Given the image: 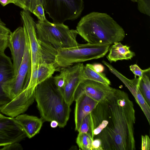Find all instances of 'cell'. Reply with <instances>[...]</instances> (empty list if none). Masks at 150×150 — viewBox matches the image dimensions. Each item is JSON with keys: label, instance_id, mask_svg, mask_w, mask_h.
<instances>
[{"label": "cell", "instance_id": "30", "mask_svg": "<svg viewBox=\"0 0 150 150\" xmlns=\"http://www.w3.org/2000/svg\"><path fill=\"white\" fill-rule=\"evenodd\" d=\"M92 150H103L100 139L98 138L94 139L92 143Z\"/></svg>", "mask_w": 150, "mask_h": 150}, {"label": "cell", "instance_id": "31", "mask_svg": "<svg viewBox=\"0 0 150 150\" xmlns=\"http://www.w3.org/2000/svg\"><path fill=\"white\" fill-rule=\"evenodd\" d=\"M17 0H0V3L3 6H4L9 4L12 3L16 5Z\"/></svg>", "mask_w": 150, "mask_h": 150}, {"label": "cell", "instance_id": "4", "mask_svg": "<svg viewBox=\"0 0 150 150\" xmlns=\"http://www.w3.org/2000/svg\"><path fill=\"white\" fill-rule=\"evenodd\" d=\"M36 28L38 38L43 50L48 52L57 53L59 50L79 44L76 39L78 34L76 30L70 29L64 23L38 20L36 23Z\"/></svg>", "mask_w": 150, "mask_h": 150}, {"label": "cell", "instance_id": "6", "mask_svg": "<svg viewBox=\"0 0 150 150\" xmlns=\"http://www.w3.org/2000/svg\"><path fill=\"white\" fill-rule=\"evenodd\" d=\"M43 6L53 23H63L78 18L84 9V4L83 0H44Z\"/></svg>", "mask_w": 150, "mask_h": 150}, {"label": "cell", "instance_id": "22", "mask_svg": "<svg viewBox=\"0 0 150 150\" xmlns=\"http://www.w3.org/2000/svg\"><path fill=\"white\" fill-rule=\"evenodd\" d=\"M93 130V125L91 112L83 119L78 131L79 133L88 134L94 139Z\"/></svg>", "mask_w": 150, "mask_h": 150}, {"label": "cell", "instance_id": "35", "mask_svg": "<svg viewBox=\"0 0 150 150\" xmlns=\"http://www.w3.org/2000/svg\"><path fill=\"white\" fill-rule=\"evenodd\" d=\"M38 4H41L43 6L44 0H37Z\"/></svg>", "mask_w": 150, "mask_h": 150}, {"label": "cell", "instance_id": "24", "mask_svg": "<svg viewBox=\"0 0 150 150\" xmlns=\"http://www.w3.org/2000/svg\"><path fill=\"white\" fill-rule=\"evenodd\" d=\"M138 9L142 13L150 16V0H137Z\"/></svg>", "mask_w": 150, "mask_h": 150}, {"label": "cell", "instance_id": "29", "mask_svg": "<svg viewBox=\"0 0 150 150\" xmlns=\"http://www.w3.org/2000/svg\"><path fill=\"white\" fill-rule=\"evenodd\" d=\"M37 4H38L37 0H27L25 4V10H28L30 12L32 13Z\"/></svg>", "mask_w": 150, "mask_h": 150}, {"label": "cell", "instance_id": "15", "mask_svg": "<svg viewBox=\"0 0 150 150\" xmlns=\"http://www.w3.org/2000/svg\"><path fill=\"white\" fill-rule=\"evenodd\" d=\"M76 102L74 111L75 130L78 131L84 118L95 108L98 102L85 94L74 98Z\"/></svg>", "mask_w": 150, "mask_h": 150}, {"label": "cell", "instance_id": "14", "mask_svg": "<svg viewBox=\"0 0 150 150\" xmlns=\"http://www.w3.org/2000/svg\"><path fill=\"white\" fill-rule=\"evenodd\" d=\"M115 89L109 85L100 82L84 79L78 87L74 98L81 94H85L99 102L113 92Z\"/></svg>", "mask_w": 150, "mask_h": 150}, {"label": "cell", "instance_id": "16", "mask_svg": "<svg viewBox=\"0 0 150 150\" xmlns=\"http://www.w3.org/2000/svg\"><path fill=\"white\" fill-rule=\"evenodd\" d=\"M14 76L13 63L10 58L4 52L0 53V106L6 104L11 100L3 92L2 86L6 81Z\"/></svg>", "mask_w": 150, "mask_h": 150}, {"label": "cell", "instance_id": "10", "mask_svg": "<svg viewBox=\"0 0 150 150\" xmlns=\"http://www.w3.org/2000/svg\"><path fill=\"white\" fill-rule=\"evenodd\" d=\"M61 68L55 61L40 64L31 73L27 86L19 93L20 96L23 98L27 100L34 98L36 86L52 76L55 72L59 71Z\"/></svg>", "mask_w": 150, "mask_h": 150}, {"label": "cell", "instance_id": "17", "mask_svg": "<svg viewBox=\"0 0 150 150\" xmlns=\"http://www.w3.org/2000/svg\"><path fill=\"white\" fill-rule=\"evenodd\" d=\"M14 118L30 139L39 133L43 123L41 118L26 114H22Z\"/></svg>", "mask_w": 150, "mask_h": 150}, {"label": "cell", "instance_id": "13", "mask_svg": "<svg viewBox=\"0 0 150 150\" xmlns=\"http://www.w3.org/2000/svg\"><path fill=\"white\" fill-rule=\"evenodd\" d=\"M103 63L108 68L110 71L118 78L128 88L135 98L137 103L150 124V107L142 96L138 87L140 78L129 79L119 72L112 65L103 60Z\"/></svg>", "mask_w": 150, "mask_h": 150}, {"label": "cell", "instance_id": "19", "mask_svg": "<svg viewBox=\"0 0 150 150\" xmlns=\"http://www.w3.org/2000/svg\"><path fill=\"white\" fill-rule=\"evenodd\" d=\"M84 79H87L110 85L111 82L103 73L98 72L95 69L93 64H87L84 66L83 71Z\"/></svg>", "mask_w": 150, "mask_h": 150}, {"label": "cell", "instance_id": "11", "mask_svg": "<svg viewBox=\"0 0 150 150\" xmlns=\"http://www.w3.org/2000/svg\"><path fill=\"white\" fill-rule=\"evenodd\" d=\"M27 36L26 30L23 25V27H19L11 32L8 37V47L11 53L14 76L17 73L23 60Z\"/></svg>", "mask_w": 150, "mask_h": 150}, {"label": "cell", "instance_id": "7", "mask_svg": "<svg viewBox=\"0 0 150 150\" xmlns=\"http://www.w3.org/2000/svg\"><path fill=\"white\" fill-rule=\"evenodd\" d=\"M31 59L28 35L22 63L16 74L6 81L2 86L3 92L11 100L27 86L31 76Z\"/></svg>", "mask_w": 150, "mask_h": 150}, {"label": "cell", "instance_id": "12", "mask_svg": "<svg viewBox=\"0 0 150 150\" xmlns=\"http://www.w3.org/2000/svg\"><path fill=\"white\" fill-rule=\"evenodd\" d=\"M27 137L14 117L6 116L0 119V147L19 142Z\"/></svg>", "mask_w": 150, "mask_h": 150}, {"label": "cell", "instance_id": "9", "mask_svg": "<svg viewBox=\"0 0 150 150\" xmlns=\"http://www.w3.org/2000/svg\"><path fill=\"white\" fill-rule=\"evenodd\" d=\"M84 66L83 63H79L72 66L62 68L59 71L64 81V86L61 91L65 101L70 106L74 101L78 87L84 80L83 77Z\"/></svg>", "mask_w": 150, "mask_h": 150}, {"label": "cell", "instance_id": "25", "mask_svg": "<svg viewBox=\"0 0 150 150\" xmlns=\"http://www.w3.org/2000/svg\"><path fill=\"white\" fill-rule=\"evenodd\" d=\"M43 6L38 4L35 6L32 13L38 19V20L44 21L47 20L45 16Z\"/></svg>", "mask_w": 150, "mask_h": 150}, {"label": "cell", "instance_id": "37", "mask_svg": "<svg viewBox=\"0 0 150 150\" xmlns=\"http://www.w3.org/2000/svg\"><path fill=\"white\" fill-rule=\"evenodd\" d=\"M131 0V1H132V2H137V0Z\"/></svg>", "mask_w": 150, "mask_h": 150}, {"label": "cell", "instance_id": "26", "mask_svg": "<svg viewBox=\"0 0 150 150\" xmlns=\"http://www.w3.org/2000/svg\"><path fill=\"white\" fill-rule=\"evenodd\" d=\"M129 68L130 70L134 74V78L137 77V76L141 78L143 73L147 70V69L144 70L142 69L136 64L131 65L129 66Z\"/></svg>", "mask_w": 150, "mask_h": 150}, {"label": "cell", "instance_id": "18", "mask_svg": "<svg viewBox=\"0 0 150 150\" xmlns=\"http://www.w3.org/2000/svg\"><path fill=\"white\" fill-rule=\"evenodd\" d=\"M109 53L106 57L111 63L118 60L131 59L135 56V53L130 50V47L117 42L110 46Z\"/></svg>", "mask_w": 150, "mask_h": 150}, {"label": "cell", "instance_id": "36", "mask_svg": "<svg viewBox=\"0 0 150 150\" xmlns=\"http://www.w3.org/2000/svg\"><path fill=\"white\" fill-rule=\"evenodd\" d=\"M6 117L0 113V119L4 117Z\"/></svg>", "mask_w": 150, "mask_h": 150}, {"label": "cell", "instance_id": "2", "mask_svg": "<svg viewBox=\"0 0 150 150\" xmlns=\"http://www.w3.org/2000/svg\"><path fill=\"white\" fill-rule=\"evenodd\" d=\"M87 42L96 44H110L122 41L125 31L109 15L93 12L81 18L76 29Z\"/></svg>", "mask_w": 150, "mask_h": 150}, {"label": "cell", "instance_id": "21", "mask_svg": "<svg viewBox=\"0 0 150 150\" xmlns=\"http://www.w3.org/2000/svg\"><path fill=\"white\" fill-rule=\"evenodd\" d=\"M11 32L0 18V53L8 47V38Z\"/></svg>", "mask_w": 150, "mask_h": 150}, {"label": "cell", "instance_id": "8", "mask_svg": "<svg viewBox=\"0 0 150 150\" xmlns=\"http://www.w3.org/2000/svg\"><path fill=\"white\" fill-rule=\"evenodd\" d=\"M20 14L23 25L26 30L30 45L31 59V73L40 64L49 62L41 43L38 38L36 28V23L32 17L30 12L26 10L23 9L21 11Z\"/></svg>", "mask_w": 150, "mask_h": 150}, {"label": "cell", "instance_id": "23", "mask_svg": "<svg viewBox=\"0 0 150 150\" xmlns=\"http://www.w3.org/2000/svg\"><path fill=\"white\" fill-rule=\"evenodd\" d=\"M93 140L88 134L79 133L76 139V143L80 149L92 150V143Z\"/></svg>", "mask_w": 150, "mask_h": 150}, {"label": "cell", "instance_id": "3", "mask_svg": "<svg viewBox=\"0 0 150 150\" xmlns=\"http://www.w3.org/2000/svg\"><path fill=\"white\" fill-rule=\"evenodd\" d=\"M34 95L42 120L47 122L55 120L59 127H64L69 119L71 109L55 84L53 76L38 84Z\"/></svg>", "mask_w": 150, "mask_h": 150}, {"label": "cell", "instance_id": "33", "mask_svg": "<svg viewBox=\"0 0 150 150\" xmlns=\"http://www.w3.org/2000/svg\"><path fill=\"white\" fill-rule=\"evenodd\" d=\"M27 0H17L16 5L23 9H25V4Z\"/></svg>", "mask_w": 150, "mask_h": 150}, {"label": "cell", "instance_id": "20", "mask_svg": "<svg viewBox=\"0 0 150 150\" xmlns=\"http://www.w3.org/2000/svg\"><path fill=\"white\" fill-rule=\"evenodd\" d=\"M150 68L147 69L140 78L138 83L139 89L144 99L150 105Z\"/></svg>", "mask_w": 150, "mask_h": 150}, {"label": "cell", "instance_id": "34", "mask_svg": "<svg viewBox=\"0 0 150 150\" xmlns=\"http://www.w3.org/2000/svg\"><path fill=\"white\" fill-rule=\"evenodd\" d=\"M50 122V125L52 128H55L58 126V123L57 121L53 120Z\"/></svg>", "mask_w": 150, "mask_h": 150}, {"label": "cell", "instance_id": "28", "mask_svg": "<svg viewBox=\"0 0 150 150\" xmlns=\"http://www.w3.org/2000/svg\"><path fill=\"white\" fill-rule=\"evenodd\" d=\"M150 149V140L148 135L142 136V150H149Z\"/></svg>", "mask_w": 150, "mask_h": 150}, {"label": "cell", "instance_id": "1", "mask_svg": "<svg viewBox=\"0 0 150 150\" xmlns=\"http://www.w3.org/2000/svg\"><path fill=\"white\" fill-rule=\"evenodd\" d=\"M99 129L104 121L106 127L94 139L100 140L103 150H135L134 104L127 93L115 91L98 102L95 108Z\"/></svg>", "mask_w": 150, "mask_h": 150}, {"label": "cell", "instance_id": "5", "mask_svg": "<svg viewBox=\"0 0 150 150\" xmlns=\"http://www.w3.org/2000/svg\"><path fill=\"white\" fill-rule=\"evenodd\" d=\"M110 44L87 43L62 49L57 51L54 61L60 68L104 57L109 51Z\"/></svg>", "mask_w": 150, "mask_h": 150}, {"label": "cell", "instance_id": "27", "mask_svg": "<svg viewBox=\"0 0 150 150\" xmlns=\"http://www.w3.org/2000/svg\"><path fill=\"white\" fill-rule=\"evenodd\" d=\"M23 147L19 142H15L3 146L1 150H21Z\"/></svg>", "mask_w": 150, "mask_h": 150}, {"label": "cell", "instance_id": "32", "mask_svg": "<svg viewBox=\"0 0 150 150\" xmlns=\"http://www.w3.org/2000/svg\"><path fill=\"white\" fill-rule=\"evenodd\" d=\"M95 70L98 72L102 73L104 70V66L100 64H93Z\"/></svg>", "mask_w": 150, "mask_h": 150}]
</instances>
